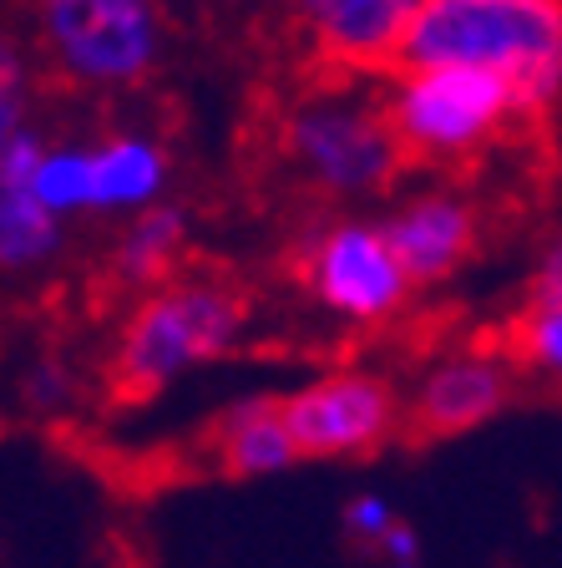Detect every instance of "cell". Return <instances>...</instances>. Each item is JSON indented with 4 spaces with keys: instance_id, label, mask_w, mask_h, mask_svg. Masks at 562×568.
Returning a JSON list of instances; mask_svg holds the SVG:
<instances>
[{
    "instance_id": "cell-1",
    "label": "cell",
    "mask_w": 562,
    "mask_h": 568,
    "mask_svg": "<svg viewBox=\"0 0 562 568\" xmlns=\"http://www.w3.org/2000/svg\"><path fill=\"white\" fill-rule=\"evenodd\" d=\"M400 67H477L517 87L522 106L562 102V0H421Z\"/></svg>"
},
{
    "instance_id": "cell-2",
    "label": "cell",
    "mask_w": 562,
    "mask_h": 568,
    "mask_svg": "<svg viewBox=\"0 0 562 568\" xmlns=\"http://www.w3.org/2000/svg\"><path fill=\"white\" fill-rule=\"evenodd\" d=\"M279 153L325 199H380L410 158L390 122L386 87L340 71L284 106Z\"/></svg>"
},
{
    "instance_id": "cell-3",
    "label": "cell",
    "mask_w": 562,
    "mask_h": 568,
    "mask_svg": "<svg viewBox=\"0 0 562 568\" xmlns=\"http://www.w3.org/2000/svg\"><path fill=\"white\" fill-rule=\"evenodd\" d=\"M248 310L223 280L183 274L137 300L117 331L112 381L127 396H157L173 381L213 366L244 341Z\"/></svg>"
},
{
    "instance_id": "cell-4",
    "label": "cell",
    "mask_w": 562,
    "mask_h": 568,
    "mask_svg": "<svg viewBox=\"0 0 562 568\" xmlns=\"http://www.w3.org/2000/svg\"><path fill=\"white\" fill-rule=\"evenodd\" d=\"M35 57L67 87L132 92L163 67V0H31Z\"/></svg>"
},
{
    "instance_id": "cell-5",
    "label": "cell",
    "mask_w": 562,
    "mask_h": 568,
    "mask_svg": "<svg viewBox=\"0 0 562 568\" xmlns=\"http://www.w3.org/2000/svg\"><path fill=\"white\" fill-rule=\"evenodd\" d=\"M386 106L406 153L426 163L477 158L517 118H528L517 87L477 67H396Z\"/></svg>"
},
{
    "instance_id": "cell-6",
    "label": "cell",
    "mask_w": 562,
    "mask_h": 568,
    "mask_svg": "<svg viewBox=\"0 0 562 568\" xmlns=\"http://www.w3.org/2000/svg\"><path fill=\"white\" fill-rule=\"evenodd\" d=\"M299 280L325 315L345 325H386L410 305V270L380 219H329L299 248Z\"/></svg>"
},
{
    "instance_id": "cell-7",
    "label": "cell",
    "mask_w": 562,
    "mask_h": 568,
    "mask_svg": "<svg viewBox=\"0 0 562 568\" xmlns=\"http://www.w3.org/2000/svg\"><path fill=\"white\" fill-rule=\"evenodd\" d=\"M299 452L315 462H350L380 452L406 426V396L375 371H325L284 396Z\"/></svg>"
},
{
    "instance_id": "cell-8",
    "label": "cell",
    "mask_w": 562,
    "mask_h": 568,
    "mask_svg": "<svg viewBox=\"0 0 562 568\" xmlns=\"http://www.w3.org/2000/svg\"><path fill=\"white\" fill-rule=\"evenodd\" d=\"M517 361L507 351H446L426 361L406 390V426L416 437H461L512 406Z\"/></svg>"
},
{
    "instance_id": "cell-9",
    "label": "cell",
    "mask_w": 562,
    "mask_h": 568,
    "mask_svg": "<svg viewBox=\"0 0 562 568\" xmlns=\"http://www.w3.org/2000/svg\"><path fill=\"white\" fill-rule=\"evenodd\" d=\"M284 11L325 71L380 77L400 67L421 0H284Z\"/></svg>"
},
{
    "instance_id": "cell-10",
    "label": "cell",
    "mask_w": 562,
    "mask_h": 568,
    "mask_svg": "<svg viewBox=\"0 0 562 568\" xmlns=\"http://www.w3.org/2000/svg\"><path fill=\"white\" fill-rule=\"evenodd\" d=\"M396 244L400 264L410 270L416 284H441L471 260L477 248V209L471 199L451 189H421V193H406L396 199V209L380 219Z\"/></svg>"
},
{
    "instance_id": "cell-11",
    "label": "cell",
    "mask_w": 562,
    "mask_h": 568,
    "mask_svg": "<svg viewBox=\"0 0 562 568\" xmlns=\"http://www.w3.org/2000/svg\"><path fill=\"white\" fill-rule=\"evenodd\" d=\"M173 158L147 132H112L92 142V219H137L167 203Z\"/></svg>"
},
{
    "instance_id": "cell-12",
    "label": "cell",
    "mask_w": 562,
    "mask_h": 568,
    "mask_svg": "<svg viewBox=\"0 0 562 568\" xmlns=\"http://www.w3.org/2000/svg\"><path fill=\"white\" fill-rule=\"evenodd\" d=\"M213 457L228 477H279L294 462H305L289 416H284V396L238 402L234 412H223L213 426Z\"/></svg>"
},
{
    "instance_id": "cell-13",
    "label": "cell",
    "mask_w": 562,
    "mask_h": 568,
    "mask_svg": "<svg viewBox=\"0 0 562 568\" xmlns=\"http://www.w3.org/2000/svg\"><path fill=\"white\" fill-rule=\"evenodd\" d=\"M187 254V213L177 203H157V209L127 219L112 244V280L127 284V290H157V284L177 280V264Z\"/></svg>"
},
{
    "instance_id": "cell-14",
    "label": "cell",
    "mask_w": 562,
    "mask_h": 568,
    "mask_svg": "<svg viewBox=\"0 0 562 568\" xmlns=\"http://www.w3.org/2000/svg\"><path fill=\"white\" fill-rule=\"evenodd\" d=\"M67 254V219L35 203L25 183H0V264L6 274H47Z\"/></svg>"
},
{
    "instance_id": "cell-15",
    "label": "cell",
    "mask_w": 562,
    "mask_h": 568,
    "mask_svg": "<svg viewBox=\"0 0 562 568\" xmlns=\"http://www.w3.org/2000/svg\"><path fill=\"white\" fill-rule=\"evenodd\" d=\"M507 355L517 371L562 386V290H532L507 331Z\"/></svg>"
},
{
    "instance_id": "cell-16",
    "label": "cell",
    "mask_w": 562,
    "mask_h": 568,
    "mask_svg": "<svg viewBox=\"0 0 562 568\" xmlns=\"http://www.w3.org/2000/svg\"><path fill=\"white\" fill-rule=\"evenodd\" d=\"M21 406L31 416H67L76 406V371L61 355H35L21 376Z\"/></svg>"
},
{
    "instance_id": "cell-17",
    "label": "cell",
    "mask_w": 562,
    "mask_h": 568,
    "mask_svg": "<svg viewBox=\"0 0 562 568\" xmlns=\"http://www.w3.org/2000/svg\"><path fill=\"white\" fill-rule=\"evenodd\" d=\"M25 97H31V77H25L21 61V41H6V51H0V138L35 128L31 112H25Z\"/></svg>"
},
{
    "instance_id": "cell-18",
    "label": "cell",
    "mask_w": 562,
    "mask_h": 568,
    "mask_svg": "<svg viewBox=\"0 0 562 568\" xmlns=\"http://www.w3.org/2000/svg\"><path fill=\"white\" fill-rule=\"evenodd\" d=\"M340 523H345V532H350L355 544L375 554V548H380V538H386V532L400 523V513H396V503H390L386 493H355L350 503H345Z\"/></svg>"
},
{
    "instance_id": "cell-19",
    "label": "cell",
    "mask_w": 562,
    "mask_h": 568,
    "mask_svg": "<svg viewBox=\"0 0 562 568\" xmlns=\"http://www.w3.org/2000/svg\"><path fill=\"white\" fill-rule=\"evenodd\" d=\"M375 558H380L386 568H421V532H416L406 518H400L396 528H390L386 538H380Z\"/></svg>"
},
{
    "instance_id": "cell-20",
    "label": "cell",
    "mask_w": 562,
    "mask_h": 568,
    "mask_svg": "<svg viewBox=\"0 0 562 568\" xmlns=\"http://www.w3.org/2000/svg\"><path fill=\"white\" fill-rule=\"evenodd\" d=\"M532 290H562V229L542 244L538 254V274H532Z\"/></svg>"
}]
</instances>
